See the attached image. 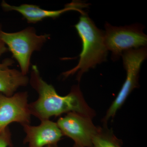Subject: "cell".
Returning a JSON list of instances; mask_svg holds the SVG:
<instances>
[{
	"label": "cell",
	"instance_id": "obj_1",
	"mask_svg": "<svg viewBox=\"0 0 147 147\" xmlns=\"http://www.w3.org/2000/svg\"><path fill=\"white\" fill-rule=\"evenodd\" d=\"M30 84L38 94V98L29 103L32 116L40 121L49 120L64 113L76 112L93 118L96 113L87 103L79 85L71 88L64 96L59 95L54 87L42 79L37 66H32Z\"/></svg>",
	"mask_w": 147,
	"mask_h": 147
},
{
	"label": "cell",
	"instance_id": "obj_2",
	"mask_svg": "<svg viewBox=\"0 0 147 147\" xmlns=\"http://www.w3.org/2000/svg\"><path fill=\"white\" fill-rule=\"evenodd\" d=\"M81 14L75 26L82 42L80 59L76 67L62 74L66 78L77 72L76 79L79 82L90 69L106 61L108 51L105 45L104 32L98 28L86 13Z\"/></svg>",
	"mask_w": 147,
	"mask_h": 147
},
{
	"label": "cell",
	"instance_id": "obj_3",
	"mask_svg": "<svg viewBox=\"0 0 147 147\" xmlns=\"http://www.w3.org/2000/svg\"><path fill=\"white\" fill-rule=\"evenodd\" d=\"M50 37L47 34L38 35L32 27L16 32H6L0 25V39L7 45L13 57L18 61L21 72L25 75L28 72L33 53L40 51Z\"/></svg>",
	"mask_w": 147,
	"mask_h": 147
},
{
	"label": "cell",
	"instance_id": "obj_4",
	"mask_svg": "<svg viewBox=\"0 0 147 147\" xmlns=\"http://www.w3.org/2000/svg\"><path fill=\"white\" fill-rule=\"evenodd\" d=\"M147 56L146 47L131 49L123 53L121 57L126 72V79L118 94L102 119V124H108V121L114 119L131 92L139 87L140 68Z\"/></svg>",
	"mask_w": 147,
	"mask_h": 147
},
{
	"label": "cell",
	"instance_id": "obj_5",
	"mask_svg": "<svg viewBox=\"0 0 147 147\" xmlns=\"http://www.w3.org/2000/svg\"><path fill=\"white\" fill-rule=\"evenodd\" d=\"M105 27V45L112 53L113 60L118 59L127 50L146 47L147 36L141 25L116 27L106 23Z\"/></svg>",
	"mask_w": 147,
	"mask_h": 147
},
{
	"label": "cell",
	"instance_id": "obj_6",
	"mask_svg": "<svg viewBox=\"0 0 147 147\" xmlns=\"http://www.w3.org/2000/svg\"><path fill=\"white\" fill-rule=\"evenodd\" d=\"M88 116L70 112L60 118L57 123L63 136L73 140L74 144L84 147H92V142L98 127Z\"/></svg>",
	"mask_w": 147,
	"mask_h": 147
},
{
	"label": "cell",
	"instance_id": "obj_7",
	"mask_svg": "<svg viewBox=\"0 0 147 147\" xmlns=\"http://www.w3.org/2000/svg\"><path fill=\"white\" fill-rule=\"evenodd\" d=\"M31 114L28 92L15 93L7 96L0 93V131L13 122L30 124Z\"/></svg>",
	"mask_w": 147,
	"mask_h": 147
},
{
	"label": "cell",
	"instance_id": "obj_8",
	"mask_svg": "<svg viewBox=\"0 0 147 147\" xmlns=\"http://www.w3.org/2000/svg\"><path fill=\"white\" fill-rule=\"evenodd\" d=\"M22 126L26 134L24 143L28 144L29 147L57 144L63 136L57 122L50 119L40 121V123L36 126L30 124Z\"/></svg>",
	"mask_w": 147,
	"mask_h": 147
},
{
	"label": "cell",
	"instance_id": "obj_9",
	"mask_svg": "<svg viewBox=\"0 0 147 147\" xmlns=\"http://www.w3.org/2000/svg\"><path fill=\"white\" fill-rule=\"evenodd\" d=\"M83 4L73 2L65 5L63 9L58 10H48L42 9L38 6L33 5L24 4L19 6H13L3 1L1 6L5 11H15L22 14L28 23H36L46 18H55L67 11L75 10L81 14L84 12L81 9Z\"/></svg>",
	"mask_w": 147,
	"mask_h": 147
},
{
	"label": "cell",
	"instance_id": "obj_10",
	"mask_svg": "<svg viewBox=\"0 0 147 147\" xmlns=\"http://www.w3.org/2000/svg\"><path fill=\"white\" fill-rule=\"evenodd\" d=\"M13 63L12 60L7 59L0 64V93L11 96L21 87L29 83V78L21 71L9 67Z\"/></svg>",
	"mask_w": 147,
	"mask_h": 147
},
{
	"label": "cell",
	"instance_id": "obj_11",
	"mask_svg": "<svg viewBox=\"0 0 147 147\" xmlns=\"http://www.w3.org/2000/svg\"><path fill=\"white\" fill-rule=\"evenodd\" d=\"M98 130L92 142V147H123L122 141L118 139L107 125L98 126Z\"/></svg>",
	"mask_w": 147,
	"mask_h": 147
},
{
	"label": "cell",
	"instance_id": "obj_12",
	"mask_svg": "<svg viewBox=\"0 0 147 147\" xmlns=\"http://www.w3.org/2000/svg\"><path fill=\"white\" fill-rule=\"evenodd\" d=\"M11 134L8 127L0 131V147H8L12 146Z\"/></svg>",
	"mask_w": 147,
	"mask_h": 147
},
{
	"label": "cell",
	"instance_id": "obj_13",
	"mask_svg": "<svg viewBox=\"0 0 147 147\" xmlns=\"http://www.w3.org/2000/svg\"><path fill=\"white\" fill-rule=\"evenodd\" d=\"M8 48L1 40L0 39V57L8 51ZM1 64V63H0Z\"/></svg>",
	"mask_w": 147,
	"mask_h": 147
},
{
	"label": "cell",
	"instance_id": "obj_14",
	"mask_svg": "<svg viewBox=\"0 0 147 147\" xmlns=\"http://www.w3.org/2000/svg\"><path fill=\"white\" fill-rule=\"evenodd\" d=\"M45 147H58L57 144H54L49 145V146H46Z\"/></svg>",
	"mask_w": 147,
	"mask_h": 147
},
{
	"label": "cell",
	"instance_id": "obj_15",
	"mask_svg": "<svg viewBox=\"0 0 147 147\" xmlns=\"http://www.w3.org/2000/svg\"><path fill=\"white\" fill-rule=\"evenodd\" d=\"M72 147H84L82 146H79V145L76 144H74L73 146Z\"/></svg>",
	"mask_w": 147,
	"mask_h": 147
}]
</instances>
